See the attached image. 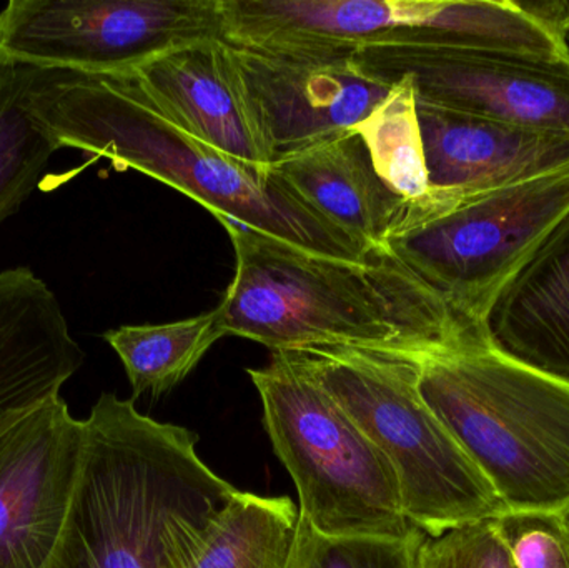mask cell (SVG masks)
<instances>
[{
    "label": "cell",
    "instance_id": "cell-1",
    "mask_svg": "<svg viewBox=\"0 0 569 568\" xmlns=\"http://www.w3.org/2000/svg\"><path fill=\"white\" fill-rule=\"evenodd\" d=\"M223 227L236 250V276L217 307L226 336L273 352L338 346L418 360L483 343L388 249L335 259L236 223Z\"/></svg>",
    "mask_w": 569,
    "mask_h": 568
},
{
    "label": "cell",
    "instance_id": "cell-2",
    "mask_svg": "<svg viewBox=\"0 0 569 568\" xmlns=\"http://www.w3.org/2000/svg\"><path fill=\"white\" fill-rule=\"evenodd\" d=\"M102 393L86 419V450L49 568H186L237 489L197 456L186 427L142 416Z\"/></svg>",
    "mask_w": 569,
    "mask_h": 568
},
{
    "label": "cell",
    "instance_id": "cell-3",
    "mask_svg": "<svg viewBox=\"0 0 569 568\" xmlns=\"http://www.w3.org/2000/svg\"><path fill=\"white\" fill-rule=\"evenodd\" d=\"M30 110L59 149L153 177L222 226L236 223L335 259L361 260L370 250L308 209L272 169L240 162L173 126L132 77L40 70Z\"/></svg>",
    "mask_w": 569,
    "mask_h": 568
},
{
    "label": "cell",
    "instance_id": "cell-4",
    "mask_svg": "<svg viewBox=\"0 0 569 568\" xmlns=\"http://www.w3.org/2000/svg\"><path fill=\"white\" fill-rule=\"evenodd\" d=\"M420 392L507 512L569 509V386L485 343L420 360Z\"/></svg>",
    "mask_w": 569,
    "mask_h": 568
},
{
    "label": "cell",
    "instance_id": "cell-5",
    "mask_svg": "<svg viewBox=\"0 0 569 568\" xmlns=\"http://www.w3.org/2000/svg\"><path fill=\"white\" fill-rule=\"evenodd\" d=\"M397 474L405 516L438 537L507 512L420 392V360L351 347L295 350Z\"/></svg>",
    "mask_w": 569,
    "mask_h": 568
},
{
    "label": "cell",
    "instance_id": "cell-6",
    "mask_svg": "<svg viewBox=\"0 0 569 568\" xmlns=\"http://www.w3.org/2000/svg\"><path fill=\"white\" fill-rule=\"evenodd\" d=\"M263 423L300 497V517L321 536L407 539L397 474L370 437L325 390L295 350L249 369Z\"/></svg>",
    "mask_w": 569,
    "mask_h": 568
},
{
    "label": "cell",
    "instance_id": "cell-7",
    "mask_svg": "<svg viewBox=\"0 0 569 568\" xmlns=\"http://www.w3.org/2000/svg\"><path fill=\"white\" fill-rule=\"evenodd\" d=\"M568 210L569 167L460 200L430 192L408 200L387 249L480 336L498 287Z\"/></svg>",
    "mask_w": 569,
    "mask_h": 568
},
{
    "label": "cell",
    "instance_id": "cell-8",
    "mask_svg": "<svg viewBox=\"0 0 569 568\" xmlns=\"http://www.w3.org/2000/svg\"><path fill=\"white\" fill-rule=\"evenodd\" d=\"M206 39H222L220 0H10L0 12V60L40 70L130 77Z\"/></svg>",
    "mask_w": 569,
    "mask_h": 568
},
{
    "label": "cell",
    "instance_id": "cell-9",
    "mask_svg": "<svg viewBox=\"0 0 569 568\" xmlns=\"http://www.w3.org/2000/svg\"><path fill=\"white\" fill-rule=\"evenodd\" d=\"M355 60L388 86L408 77L421 102L569 133V59L377 42L357 49Z\"/></svg>",
    "mask_w": 569,
    "mask_h": 568
},
{
    "label": "cell",
    "instance_id": "cell-10",
    "mask_svg": "<svg viewBox=\"0 0 569 568\" xmlns=\"http://www.w3.org/2000/svg\"><path fill=\"white\" fill-rule=\"evenodd\" d=\"M86 450V420L53 397L0 434V568H49Z\"/></svg>",
    "mask_w": 569,
    "mask_h": 568
},
{
    "label": "cell",
    "instance_id": "cell-11",
    "mask_svg": "<svg viewBox=\"0 0 569 568\" xmlns=\"http://www.w3.org/2000/svg\"><path fill=\"white\" fill-rule=\"evenodd\" d=\"M233 52L273 163L353 132L391 90L360 69L355 52Z\"/></svg>",
    "mask_w": 569,
    "mask_h": 568
},
{
    "label": "cell",
    "instance_id": "cell-12",
    "mask_svg": "<svg viewBox=\"0 0 569 568\" xmlns=\"http://www.w3.org/2000/svg\"><path fill=\"white\" fill-rule=\"evenodd\" d=\"M146 99L200 142L257 169L273 157L247 92L233 47L206 39L170 50L130 76Z\"/></svg>",
    "mask_w": 569,
    "mask_h": 568
},
{
    "label": "cell",
    "instance_id": "cell-13",
    "mask_svg": "<svg viewBox=\"0 0 569 568\" xmlns=\"http://www.w3.org/2000/svg\"><path fill=\"white\" fill-rule=\"evenodd\" d=\"M431 192L450 200L569 167V133L470 116L417 99Z\"/></svg>",
    "mask_w": 569,
    "mask_h": 568
},
{
    "label": "cell",
    "instance_id": "cell-14",
    "mask_svg": "<svg viewBox=\"0 0 569 568\" xmlns=\"http://www.w3.org/2000/svg\"><path fill=\"white\" fill-rule=\"evenodd\" d=\"M478 330L495 352L569 386V210L498 287Z\"/></svg>",
    "mask_w": 569,
    "mask_h": 568
},
{
    "label": "cell",
    "instance_id": "cell-15",
    "mask_svg": "<svg viewBox=\"0 0 569 568\" xmlns=\"http://www.w3.org/2000/svg\"><path fill=\"white\" fill-rule=\"evenodd\" d=\"M222 39L240 49L357 52L423 22L425 0H220Z\"/></svg>",
    "mask_w": 569,
    "mask_h": 568
},
{
    "label": "cell",
    "instance_id": "cell-16",
    "mask_svg": "<svg viewBox=\"0 0 569 568\" xmlns=\"http://www.w3.org/2000/svg\"><path fill=\"white\" fill-rule=\"evenodd\" d=\"M83 360L49 286L29 267L0 270V434L59 397Z\"/></svg>",
    "mask_w": 569,
    "mask_h": 568
},
{
    "label": "cell",
    "instance_id": "cell-17",
    "mask_svg": "<svg viewBox=\"0 0 569 568\" xmlns=\"http://www.w3.org/2000/svg\"><path fill=\"white\" fill-rule=\"evenodd\" d=\"M272 172L308 209L367 249H387L407 210L408 200L381 180L355 130L279 160Z\"/></svg>",
    "mask_w": 569,
    "mask_h": 568
},
{
    "label": "cell",
    "instance_id": "cell-18",
    "mask_svg": "<svg viewBox=\"0 0 569 568\" xmlns=\"http://www.w3.org/2000/svg\"><path fill=\"white\" fill-rule=\"evenodd\" d=\"M298 526L300 510L290 497L237 490L186 568H288Z\"/></svg>",
    "mask_w": 569,
    "mask_h": 568
},
{
    "label": "cell",
    "instance_id": "cell-19",
    "mask_svg": "<svg viewBox=\"0 0 569 568\" xmlns=\"http://www.w3.org/2000/svg\"><path fill=\"white\" fill-rule=\"evenodd\" d=\"M222 337L226 330L217 309L179 322L123 326L103 333L126 367L133 399L170 392Z\"/></svg>",
    "mask_w": 569,
    "mask_h": 568
},
{
    "label": "cell",
    "instance_id": "cell-20",
    "mask_svg": "<svg viewBox=\"0 0 569 568\" xmlns=\"http://www.w3.org/2000/svg\"><path fill=\"white\" fill-rule=\"evenodd\" d=\"M40 69L0 60V226L39 186L59 146L30 110Z\"/></svg>",
    "mask_w": 569,
    "mask_h": 568
},
{
    "label": "cell",
    "instance_id": "cell-21",
    "mask_svg": "<svg viewBox=\"0 0 569 568\" xmlns=\"http://www.w3.org/2000/svg\"><path fill=\"white\" fill-rule=\"evenodd\" d=\"M353 130L367 143L378 176L398 196L418 200L430 193L417 92L408 77L391 83L387 99Z\"/></svg>",
    "mask_w": 569,
    "mask_h": 568
},
{
    "label": "cell",
    "instance_id": "cell-22",
    "mask_svg": "<svg viewBox=\"0 0 569 568\" xmlns=\"http://www.w3.org/2000/svg\"><path fill=\"white\" fill-rule=\"evenodd\" d=\"M427 534L407 539L327 537L300 517L297 542L288 568H417V552Z\"/></svg>",
    "mask_w": 569,
    "mask_h": 568
},
{
    "label": "cell",
    "instance_id": "cell-23",
    "mask_svg": "<svg viewBox=\"0 0 569 568\" xmlns=\"http://www.w3.org/2000/svg\"><path fill=\"white\" fill-rule=\"evenodd\" d=\"M493 526L518 568H569V509L505 512Z\"/></svg>",
    "mask_w": 569,
    "mask_h": 568
},
{
    "label": "cell",
    "instance_id": "cell-24",
    "mask_svg": "<svg viewBox=\"0 0 569 568\" xmlns=\"http://www.w3.org/2000/svg\"><path fill=\"white\" fill-rule=\"evenodd\" d=\"M417 568H518L493 519L467 524L438 537H425Z\"/></svg>",
    "mask_w": 569,
    "mask_h": 568
},
{
    "label": "cell",
    "instance_id": "cell-25",
    "mask_svg": "<svg viewBox=\"0 0 569 568\" xmlns=\"http://www.w3.org/2000/svg\"><path fill=\"white\" fill-rule=\"evenodd\" d=\"M568 40H569V32H568Z\"/></svg>",
    "mask_w": 569,
    "mask_h": 568
}]
</instances>
